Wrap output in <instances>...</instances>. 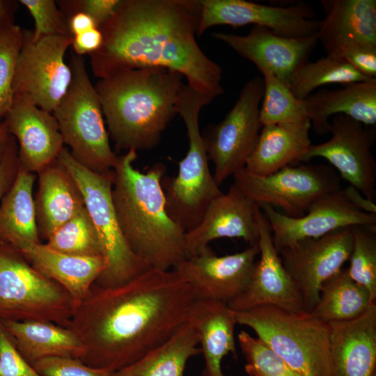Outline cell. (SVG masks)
<instances>
[{
    "mask_svg": "<svg viewBox=\"0 0 376 376\" xmlns=\"http://www.w3.org/2000/svg\"><path fill=\"white\" fill-rule=\"evenodd\" d=\"M194 287L176 269L149 268L118 285L93 284L67 327L84 347L81 361L116 371L168 339L187 320Z\"/></svg>",
    "mask_w": 376,
    "mask_h": 376,
    "instance_id": "6da1fadb",
    "label": "cell"
},
{
    "mask_svg": "<svg viewBox=\"0 0 376 376\" xmlns=\"http://www.w3.org/2000/svg\"><path fill=\"white\" fill-rule=\"evenodd\" d=\"M201 12L200 0H121L99 28L102 46L88 54L94 76L164 68L179 72L188 86L212 100L220 96L223 69L196 38Z\"/></svg>",
    "mask_w": 376,
    "mask_h": 376,
    "instance_id": "7a4b0ae2",
    "label": "cell"
},
{
    "mask_svg": "<svg viewBox=\"0 0 376 376\" xmlns=\"http://www.w3.org/2000/svg\"><path fill=\"white\" fill-rule=\"evenodd\" d=\"M137 151L118 156L112 169V201L122 233L132 251L151 268L169 270L187 258L186 232L169 215L162 179L166 167L146 172L134 166Z\"/></svg>",
    "mask_w": 376,
    "mask_h": 376,
    "instance_id": "3957f363",
    "label": "cell"
},
{
    "mask_svg": "<svg viewBox=\"0 0 376 376\" xmlns=\"http://www.w3.org/2000/svg\"><path fill=\"white\" fill-rule=\"evenodd\" d=\"M182 76L164 68L123 70L99 79L98 94L109 136L118 150H149L177 114Z\"/></svg>",
    "mask_w": 376,
    "mask_h": 376,
    "instance_id": "277c9868",
    "label": "cell"
},
{
    "mask_svg": "<svg viewBox=\"0 0 376 376\" xmlns=\"http://www.w3.org/2000/svg\"><path fill=\"white\" fill-rule=\"evenodd\" d=\"M212 101L183 83L176 103L177 114L185 124L189 147L177 175H164L162 186L169 215L186 233L198 225L209 204L222 193L210 173L199 129L200 111Z\"/></svg>",
    "mask_w": 376,
    "mask_h": 376,
    "instance_id": "5b68a950",
    "label": "cell"
},
{
    "mask_svg": "<svg viewBox=\"0 0 376 376\" xmlns=\"http://www.w3.org/2000/svg\"><path fill=\"white\" fill-rule=\"evenodd\" d=\"M233 311L237 324L253 329L259 340L298 373L329 376V323L312 312L270 305Z\"/></svg>",
    "mask_w": 376,
    "mask_h": 376,
    "instance_id": "8992f818",
    "label": "cell"
},
{
    "mask_svg": "<svg viewBox=\"0 0 376 376\" xmlns=\"http://www.w3.org/2000/svg\"><path fill=\"white\" fill-rule=\"evenodd\" d=\"M68 65L71 83L52 113L72 157L93 172L109 173L118 155L110 146L98 94L83 56L72 53Z\"/></svg>",
    "mask_w": 376,
    "mask_h": 376,
    "instance_id": "52a82bcc",
    "label": "cell"
},
{
    "mask_svg": "<svg viewBox=\"0 0 376 376\" xmlns=\"http://www.w3.org/2000/svg\"><path fill=\"white\" fill-rule=\"evenodd\" d=\"M57 159L81 191L107 262L105 270L95 284L101 287L118 285L151 268L132 251L120 228L112 201V171L93 172L77 162L65 148Z\"/></svg>",
    "mask_w": 376,
    "mask_h": 376,
    "instance_id": "ba28073f",
    "label": "cell"
},
{
    "mask_svg": "<svg viewBox=\"0 0 376 376\" xmlns=\"http://www.w3.org/2000/svg\"><path fill=\"white\" fill-rule=\"evenodd\" d=\"M74 311L68 292L0 242V320L47 321L67 327Z\"/></svg>",
    "mask_w": 376,
    "mask_h": 376,
    "instance_id": "9c48e42d",
    "label": "cell"
},
{
    "mask_svg": "<svg viewBox=\"0 0 376 376\" xmlns=\"http://www.w3.org/2000/svg\"><path fill=\"white\" fill-rule=\"evenodd\" d=\"M264 91L260 77L249 79L224 118L210 125L202 134L208 160L214 166L213 178L220 185L245 167L263 125L260 107Z\"/></svg>",
    "mask_w": 376,
    "mask_h": 376,
    "instance_id": "30bf717a",
    "label": "cell"
},
{
    "mask_svg": "<svg viewBox=\"0 0 376 376\" xmlns=\"http://www.w3.org/2000/svg\"><path fill=\"white\" fill-rule=\"evenodd\" d=\"M233 178L234 182L258 205L279 207L291 217L303 216L318 199L342 189L340 178L332 167L324 164L300 162L263 177L244 168Z\"/></svg>",
    "mask_w": 376,
    "mask_h": 376,
    "instance_id": "8fae6325",
    "label": "cell"
},
{
    "mask_svg": "<svg viewBox=\"0 0 376 376\" xmlns=\"http://www.w3.org/2000/svg\"><path fill=\"white\" fill-rule=\"evenodd\" d=\"M23 33L13 80L14 96L52 113L71 83L72 70L65 55L73 36L54 35L34 40L32 30L23 29Z\"/></svg>",
    "mask_w": 376,
    "mask_h": 376,
    "instance_id": "7c38bea8",
    "label": "cell"
},
{
    "mask_svg": "<svg viewBox=\"0 0 376 376\" xmlns=\"http://www.w3.org/2000/svg\"><path fill=\"white\" fill-rule=\"evenodd\" d=\"M352 249V228L346 227L276 250L300 293L304 311L313 310L321 285L343 269Z\"/></svg>",
    "mask_w": 376,
    "mask_h": 376,
    "instance_id": "4fadbf2b",
    "label": "cell"
},
{
    "mask_svg": "<svg viewBox=\"0 0 376 376\" xmlns=\"http://www.w3.org/2000/svg\"><path fill=\"white\" fill-rule=\"evenodd\" d=\"M331 138L322 143L311 144L304 157L327 160L340 173V178L374 202L376 191V162L371 149L375 140L373 127H368L344 115L337 114L330 123Z\"/></svg>",
    "mask_w": 376,
    "mask_h": 376,
    "instance_id": "5bb4252c",
    "label": "cell"
},
{
    "mask_svg": "<svg viewBox=\"0 0 376 376\" xmlns=\"http://www.w3.org/2000/svg\"><path fill=\"white\" fill-rule=\"evenodd\" d=\"M200 3L198 37L219 25L261 26L290 38L306 37L317 33L318 29L315 11L306 3L275 6L245 0H200Z\"/></svg>",
    "mask_w": 376,
    "mask_h": 376,
    "instance_id": "9a60e30c",
    "label": "cell"
},
{
    "mask_svg": "<svg viewBox=\"0 0 376 376\" xmlns=\"http://www.w3.org/2000/svg\"><path fill=\"white\" fill-rule=\"evenodd\" d=\"M271 230L276 250L305 239H315L354 226H376V214L361 211L345 196L343 189L326 194L299 217H291L268 205H259Z\"/></svg>",
    "mask_w": 376,
    "mask_h": 376,
    "instance_id": "2e32d148",
    "label": "cell"
},
{
    "mask_svg": "<svg viewBox=\"0 0 376 376\" xmlns=\"http://www.w3.org/2000/svg\"><path fill=\"white\" fill-rule=\"evenodd\" d=\"M259 253L258 244L242 251L221 256L207 246L173 269L191 284L197 299L227 304L246 288Z\"/></svg>",
    "mask_w": 376,
    "mask_h": 376,
    "instance_id": "e0dca14e",
    "label": "cell"
},
{
    "mask_svg": "<svg viewBox=\"0 0 376 376\" xmlns=\"http://www.w3.org/2000/svg\"><path fill=\"white\" fill-rule=\"evenodd\" d=\"M260 258L242 293L227 303L234 311L270 305L293 311H304L300 293L284 268L274 245L269 225L260 208L257 212Z\"/></svg>",
    "mask_w": 376,
    "mask_h": 376,
    "instance_id": "ac0fdd59",
    "label": "cell"
},
{
    "mask_svg": "<svg viewBox=\"0 0 376 376\" xmlns=\"http://www.w3.org/2000/svg\"><path fill=\"white\" fill-rule=\"evenodd\" d=\"M260 72H269L287 85L295 70L309 57L318 42L317 33L302 38L279 35L267 27L253 26L249 33H213Z\"/></svg>",
    "mask_w": 376,
    "mask_h": 376,
    "instance_id": "d6986e66",
    "label": "cell"
},
{
    "mask_svg": "<svg viewBox=\"0 0 376 376\" xmlns=\"http://www.w3.org/2000/svg\"><path fill=\"white\" fill-rule=\"evenodd\" d=\"M259 205L235 182L209 204L198 225L185 233L187 258L196 256L219 238H242L258 244Z\"/></svg>",
    "mask_w": 376,
    "mask_h": 376,
    "instance_id": "ffe728a7",
    "label": "cell"
},
{
    "mask_svg": "<svg viewBox=\"0 0 376 376\" xmlns=\"http://www.w3.org/2000/svg\"><path fill=\"white\" fill-rule=\"evenodd\" d=\"M3 120L17 141L19 166L29 172L39 173L57 159L64 148L53 113L23 98L14 96Z\"/></svg>",
    "mask_w": 376,
    "mask_h": 376,
    "instance_id": "44dd1931",
    "label": "cell"
},
{
    "mask_svg": "<svg viewBox=\"0 0 376 376\" xmlns=\"http://www.w3.org/2000/svg\"><path fill=\"white\" fill-rule=\"evenodd\" d=\"M329 325V376H371L376 371V303L356 319Z\"/></svg>",
    "mask_w": 376,
    "mask_h": 376,
    "instance_id": "7402d4cb",
    "label": "cell"
},
{
    "mask_svg": "<svg viewBox=\"0 0 376 376\" xmlns=\"http://www.w3.org/2000/svg\"><path fill=\"white\" fill-rule=\"evenodd\" d=\"M325 17L317 31L326 56L354 45L376 47L375 0L321 1Z\"/></svg>",
    "mask_w": 376,
    "mask_h": 376,
    "instance_id": "603a6c76",
    "label": "cell"
},
{
    "mask_svg": "<svg viewBox=\"0 0 376 376\" xmlns=\"http://www.w3.org/2000/svg\"><path fill=\"white\" fill-rule=\"evenodd\" d=\"M38 174L34 196L40 238L47 239L85 207L81 191L70 173L57 159Z\"/></svg>",
    "mask_w": 376,
    "mask_h": 376,
    "instance_id": "cb8c5ba5",
    "label": "cell"
},
{
    "mask_svg": "<svg viewBox=\"0 0 376 376\" xmlns=\"http://www.w3.org/2000/svg\"><path fill=\"white\" fill-rule=\"evenodd\" d=\"M311 127L318 135L329 133V118L344 114L368 127L376 125V79L322 89L304 100Z\"/></svg>",
    "mask_w": 376,
    "mask_h": 376,
    "instance_id": "d4e9b609",
    "label": "cell"
},
{
    "mask_svg": "<svg viewBox=\"0 0 376 376\" xmlns=\"http://www.w3.org/2000/svg\"><path fill=\"white\" fill-rule=\"evenodd\" d=\"M19 252L36 270L68 292L74 308L86 297L107 267L102 256L67 254L41 242L26 246Z\"/></svg>",
    "mask_w": 376,
    "mask_h": 376,
    "instance_id": "484cf974",
    "label": "cell"
},
{
    "mask_svg": "<svg viewBox=\"0 0 376 376\" xmlns=\"http://www.w3.org/2000/svg\"><path fill=\"white\" fill-rule=\"evenodd\" d=\"M196 328L204 359L202 376H225L221 363L228 354L237 359L233 311L222 301L196 299L187 320Z\"/></svg>",
    "mask_w": 376,
    "mask_h": 376,
    "instance_id": "4316f807",
    "label": "cell"
},
{
    "mask_svg": "<svg viewBox=\"0 0 376 376\" xmlns=\"http://www.w3.org/2000/svg\"><path fill=\"white\" fill-rule=\"evenodd\" d=\"M309 119L296 123L263 126L245 169L258 176H267L287 166L304 162L312 144Z\"/></svg>",
    "mask_w": 376,
    "mask_h": 376,
    "instance_id": "83f0119b",
    "label": "cell"
},
{
    "mask_svg": "<svg viewBox=\"0 0 376 376\" xmlns=\"http://www.w3.org/2000/svg\"><path fill=\"white\" fill-rule=\"evenodd\" d=\"M20 354L31 364L47 357L81 359L84 347L68 327L47 321L0 320Z\"/></svg>",
    "mask_w": 376,
    "mask_h": 376,
    "instance_id": "f1b7e54d",
    "label": "cell"
},
{
    "mask_svg": "<svg viewBox=\"0 0 376 376\" xmlns=\"http://www.w3.org/2000/svg\"><path fill=\"white\" fill-rule=\"evenodd\" d=\"M36 173L19 166L16 179L0 202V242L19 251L40 243L34 204Z\"/></svg>",
    "mask_w": 376,
    "mask_h": 376,
    "instance_id": "f546056e",
    "label": "cell"
},
{
    "mask_svg": "<svg viewBox=\"0 0 376 376\" xmlns=\"http://www.w3.org/2000/svg\"><path fill=\"white\" fill-rule=\"evenodd\" d=\"M199 338L187 320L168 339L112 376H185L186 365L201 354Z\"/></svg>",
    "mask_w": 376,
    "mask_h": 376,
    "instance_id": "4dcf8cb0",
    "label": "cell"
},
{
    "mask_svg": "<svg viewBox=\"0 0 376 376\" xmlns=\"http://www.w3.org/2000/svg\"><path fill=\"white\" fill-rule=\"evenodd\" d=\"M375 303L368 291L350 276L346 268L322 283L319 301L311 312L329 324L356 319Z\"/></svg>",
    "mask_w": 376,
    "mask_h": 376,
    "instance_id": "1f68e13d",
    "label": "cell"
},
{
    "mask_svg": "<svg viewBox=\"0 0 376 376\" xmlns=\"http://www.w3.org/2000/svg\"><path fill=\"white\" fill-rule=\"evenodd\" d=\"M370 79L357 71L338 56H325L315 61H309L293 73L288 86L299 99L304 100L318 88L328 84L346 85Z\"/></svg>",
    "mask_w": 376,
    "mask_h": 376,
    "instance_id": "d6a6232c",
    "label": "cell"
},
{
    "mask_svg": "<svg viewBox=\"0 0 376 376\" xmlns=\"http://www.w3.org/2000/svg\"><path fill=\"white\" fill-rule=\"evenodd\" d=\"M261 74L264 91L260 120L263 126L296 123L308 118L304 100L297 98L285 83L269 72Z\"/></svg>",
    "mask_w": 376,
    "mask_h": 376,
    "instance_id": "836d02e7",
    "label": "cell"
},
{
    "mask_svg": "<svg viewBox=\"0 0 376 376\" xmlns=\"http://www.w3.org/2000/svg\"><path fill=\"white\" fill-rule=\"evenodd\" d=\"M45 244L67 254L104 257L98 235L86 207L57 228Z\"/></svg>",
    "mask_w": 376,
    "mask_h": 376,
    "instance_id": "e575fe53",
    "label": "cell"
},
{
    "mask_svg": "<svg viewBox=\"0 0 376 376\" xmlns=\"http://www.w3.org/2000/svg\"><path fill=\"white\" fill-rule=\"evenodd\" d=\"M352 249L347 272L376 301V226H351Z\"/></svg>",
    "mask_w": 376,
    "mask_h": 376,
    "instance_id": "d590c367",
    "label": "cell"
},
{
    "mask_svg": "<svg viewBox=\"0 0 376 376\" xmlns=\"http://www.w3.org/2000/svg\"><path fill=\"white\" fill-rule=\"evenodd\" d=\"M238 343L249 376H303L292 369L276 352L258 338L242 330Z\"/></svg>",
    "mask_w": 376,
    "mask_h": 376,
    "instance_id": "8d00e7d4",
    "label": "cell"
},
{
    "mask_svg": "<svg viewBox=\"0 0 376 376\" xmlns=\"http://www.w3.org/2000/svg\"><path fill=\"white\" fill-rule=\"evenodd\" d=\"M23 38V29L17 24L0 32V121L13 101V80Z\"/></svg>",
    "mask_w": 376,
    "mask_h": 376,
    "instance_id": "74e56055",
    "label": "cell"
},
{
    "mask_svg": "<svg viewBox=\"0 0 376 376\" xmlns=\"http://www.w3.org/2000/svg\"><path fill=\"white\" fill-rule=\"evenodd\" d=\"M34 20L32 38L54 35H69L66 19L54 0H19Z\"/></svg>",
    "mask_w": 376,
    "mask_h": 376,
    "instance_id": "f35d334b",
    "label": "cell"
},
{
    "mask_svg": "<svg viewBox=\"0 0 376 376\" xmlns=\"http://www.w3.org/2000/svg\"><path fill=\"white\" fill-rule=\"evenodd\" d=\"M31 365L42 376H112L113 373L88 366L79 359L66 357H47Z\"/></svg>",
    "mask_w": 376,
    "mask_h": 376,
    "instance_id": "ab89813d",
    "label": "cell"
},
{
    "mask_svg": "<svg viewBox=\"0 0 376 376\" xmlns=\"http://www.w3.org/2000/svg\"><path fill=\"white\" fill-rule=\"evenodd\" d=\"M0 376H42L20 354L1 322Z\"/></svg>",
    "mask_w": 376,
    "mask_h": 376,
    "instance_id": "60d3db41",
    "label": "cell"
},
{
    "mask_svg": "<svg viewBox=\"0 0 376 376\" xmlns=\"http://www.w3.org/2000/svg\"><path fill=\"white\" fill-rule=\"evenodd\" d=\"M121 0H62L56 3L65 19L75 13L89 15L100 28L113 15Z\"/></svg>",
    "mask_w": 376,
    "mask_h": 376,
    "instance_id": "b9f144b4",
    "label": "cell"
},
{
    "mask_svg": "<svg viewBox=\"0 0 376 376\" xmlns=\"http://www.w3.org/2000/svg\"><path fill=\"white\" fill-rule=\"evenodd\" d=\"M334 56L342 57L366 77L376 79V47L350 46L340 49Z\"/></svg>",
    "mask_w": 376,
    "mask_h": 376,
    "instance_id": "7bdbcfd3",
    "label": "cell"
},
{
    "mask_svg": "<svg viewBox=\"0 0 376 376\" xmlns=\"http://www.w3.org/2000/svg\"><path fill=\"white\" fill-rule=\"evenodd\" d=\"M19 169L17 143L10 135L5 153L0 160V202L13 186Z\"/></svg>",
    "mask_w": 376,
    "mask_h": 376,
    "instance_id": "ee69618b",
    "label": "cell"
},
{
    "mask_svg": "<svg viewBox=\"0 0 376 376\" xmlns=\"http://www.w3.org/2000/svg\"><path fill=\"white\" fill-rule=\"evenodd\" d=\"M103 42L102 34L99 28H94L73 36L71 47L78 56L90 54L100 48Z\"/></svg>",
    "mask_w": 376,
    "mask_h": 376,
    "instance_id": "f6af8a7d",
    "label": "cell"
},
{
    "mask_svg": "<svg viewBox=\"0 0 376 376\" xmlns=\"http://www.w3.org/2000/svg\"><path fill=\"white\" fill-rule=\"evenodd\" d=\"M68 29L72 36H75L98 28L95 21L87 14L81 12L75 13L66 19Z\"/></svg>",
    "mask_w": 376,
    "mask_h": 376,
    "instance_id": "bcb514c9",
    "label": "cell"
},
{
    "mask_svg": "<svg viewBox=\"0 0 376 376\" xmlns=\"http://www.w3.org/2000/svg\"><path fill=\"white\" fill-rule=\"evenodd\" d=\"M343 191L350 202L359 210L364 212L376 214L375 203L367 199L354 187L349 185L347 187L343 189Z\"/></svg>",
    "mask_w": 376,
    "mask_h": 376,
    "instance_id": "7dc6e473",
    "label": "cell"
},
{
    "mask_svg": "<svg viewBox=\"0 0 376 376\" xmlns=\"http://www.w3.org/2000/svg\"><path fill=\"white\" fill-rule=\"evenodd\" d=\"M18 3L13 0H0V32L15 24Z\"/></svg>",
    "mask_w": 376,
    "mask_h": 376,
    "instance_id": "c3c4849f",
    "label": "cell"
},
{
    "mask_svg": "<svg viewBox=\"0 0 376 376\" xmlns=\"http://www.w3.org/2000/svg\"><path fill=\"white\" fill-rule=\"evenodd\" d=\"M10 134L8 130L6 122L0 121V160L3 157L10 140Z\"/></svg>",
    "mask_w": 376,
    "mask_h": 376,
    "instance_id": "681fc988",
    "label": "cell"
},
{
    "mask_svg": "<svg viewBox=\"0 0 376 376\" xmlns=\"http://www.w3.org/2000/svg\"><path fill=\"white\" fill-rule=\"evenodd\" d=\"M371 376H376V371H375Z\"/></svg>",
    "mask_w": 376,
    "mask_h": 376,
    "instance_id": "f907efd6",
    "label": "cell"
}]
</instances>
